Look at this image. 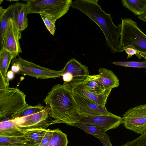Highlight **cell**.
Here are the masks:
<instances>
[{"label": "cell", "mask_w": 146, "mask_h": 146, "mask_svg": "<svg viewBox=\"0 0 146 146\" xmlns=\"http://www.w3.org/2000/svg\"><path fill=\"white\" fill-rule=\"evenodd\" d=\"M45 108L41 104H38L34 106L29 105L19 113L16 117H25L36 113L43 110Z\"/></svg>", "instance_id": "obj_26"}, {"label": "cell", "mask_w": 146, "mask_h": 146, "mask_svg": "<svg viewBox=\"0 0 146 146\" xmlns=\"http://www.w3.org/2000/svg\"><path fill=\"white\" fill-rule=\"evenodd\" d=\"M26 95L19 89L9 87L0 89V119H10L17 115L29 105L26 101Z\"/></svg>", "instance_id": "obj_3"}, {"label": "cell", "mask_w": 146, "mask_h": 146, "mask_svg": "<svg viewBox=\"0 0 146 146\" xmlns=\"http://www.w3.org/2000/svg\"><path fill=\"white\" fill-rule=\"evenodd\" d=\"M11 64L19 67L21 74L41 79H55L62 76V70H56L42 67L19 56L12 60Z\"/></svg>", "instance_id": "obj_6"}, {"label": "cell", "mask_w": 146, "mask_h": 146, "mask_svg": "<svg viewBox=\"0 0 146 146\" xmlns=\"http://www.w3.org/2000/svg\"><path fill=\"white\" fill-rule=\"evenodd\" d=\"M145 74H146V71H145Z\"/></svg>", "instance_id": "obj_37"}, {"label": "cell", "mask_w": 146, "mask_h": 146, "mask_svg": "<svg viewBox=\"0 0 146 146\" xmlns=\"http://www.w3.org/2000/svg\"><path fill=\"white\" fill-rule=\"evenodd\" d=\"M69 85L71 90L73 92L84 96L102 107H106L107 99L111 91L110 90L98 94L69 84Z\"/></svg>", "instance_id": "obj_17"}, {"label": "cell", "mask_w": 146, "mask_h": 146, "mask_svg": "<svg viewBox=\"0 0 146 146\" xmlns=\"http://www.w3.org/2000/svg\"><path fill=\"white\" fill-rule=\"evenodd\" d=\"M15 58L11 53L4 48L0 51V89L9 87L7 77V70L11 61Z\"/></svg>", "instance_id": "obj_14"}, {"label": "cell", "mask_w": 146, "mask_h": 146, "mask_svg": "<svg viewBox=\"0 0 146 146\" xmlns=\"http://www.w3.org/2000/svg\"><path fill=\"white\" fill-rule=\"evenodd\" d=\"M121 29L118 52L131 47L137 51L146 53V35L141 30L137 23L131 18H121Z\"/></svg>", "instance_id": "obj_4"}, {"label": "cell", "mask_w": 146, "mask_h": 146, "mask_svg": "<svg viewBox=\"0 0 146 146\" xmlns=\"http://www.w3.org/2000/svg\"><path fill=\"white\" fill-rule=\"evenodd\" d=\"M11 66V70L14 73H18L20 71V69L18 66L15 64H12Z\"/></svg>", "instance_id": "obj_34"}, {"label": "cell", "mask_w": 146, "mask_h": 146, "mask_svg": "<svg viewBox=\"0 0 146 146\" xmlns=\"http://www.w3.org/2000/svg\"><path fill=\"white\" fill-rule=\"evenodd\" d=\"M14 3L9 6L6 9L0 7V46L2 45L6 29L11 17Z\"/></svg>", "instance_id": "obj_19"}, {"label": "cell", "mask_w": 146, "mask_h": 146, "mask_svg": "<svg viewBox=\"0 0 146 146\" xmlns=\"http://www.w3.org/2000/svg\"><path fill=\"white\" fill-rule=\"evenodd\" d=\"M98 0H76L72 2L71 7L82 12L95 23L102 31L106 43L111 52H118L119 38L121 25L113 23L111 15L102 10Z\"/></svg>", "instance_id": "obj_2"}, {"label": "cell", "mask_w": 146, "mask_h": 146, "mask_svg": "<svg viewBox=\"0 0 146 146\" xmlns=\"http://www.w3.org/2000/svg\"><path fill=\"white\" fill-rule=\"evenodd\" d=\"M112 64L125 67L144 68H146V60L143 61H117L112 63Z\"/></svg>", "instance_id": "obj_27"}, {"label": "cell", "mask_w": 146, "mask_h": 146, "mask_svg": "<svg viewBox=\"0 0 146 146\" xmlns=\"http://www.w3.org/2000/svg\"><path fill=\"white\" fill-rule=\"evenodd\" d=\"M98 71L99 81L105 90H111L119 85V79L112 71L104 68H100Z\"/></svg>", "instance_id": "obj_16"}, {"label": "cell", "mask_w": 146, "mask_h": 146, "mask_svg": "<svg viewBox=\"0 0 146 146\" xmlns=\"http://www.w3.org/2000/svg\"><path fill=\"white\" fill-rule=\"evenodd\" d=\"M73 92L78 110L80 114L108 115L111 113L95 102L84 96Z\"/></svg>", "instance_id": "obj_11"}, {"label": "cell", "mask_w": 146, "mask_h": 146, "mask_svg": "<svg viewBox=\"0 0 146 146\" xmlns=\"http://www.w3.org/2000/svg\"><path fill=\"white\" fill-rule=\"evenodd\" d=\"M28 14L45 13L59 19L67 13L71 0H27Z\"/></svg>", "instance_id": "obj_5"}, {"label": "cell", "mask_w": 146, "mask_h": 146, "mask_svg": "<svg viewBox=\"0 0 146 146\" xmlns=\"http://www.w3.org/2000/svg\"><path fill=\"white\" fill-rule=\"evenodd\" d=\"M99 139L103 146H113L111 143L110 136L106 134L103 138Z\"/></svg>", "instance_id": "obj_30"}, {"label": "cell", "mask_w": 146, "mask_h": 146, "mask_svg": "<svg viewBox=\"0 0 146 146\" xmlns=\"http://www.w3.org/2000/svg\"><path fill=\"white\" fill-rule=\"evenodd\" d=\"M121 146H146V131L137 138L128 141Z\"/></svg>", "instance_id": "obj_28"}, {"label": "cell", "mask_w": 146, "mask_h": 146, "mask_svg": "<svg viewBox=\"0 0 146 146\" xmlns=\"http://www.w3.org/2000/svg\"><path fill=\"white\" fill-rule=\"evenodd\" d=\"M0 146H32L24 136L9 137L0 136Z\"/></svg>", "instance_id": "obj_22"}, {"label": "cell", "mask_w": 146, "mask_h": 146, "mask_svg": "<svg viewBox=\"0 0 146 146\" xmlns=\"http://www.w3.org/2000/svg\"><path fill=\"white\" fill-rule=\"evenodd\" d=\"M46 28L52 35H54L56 30L55 23L57 20L54 17L46 14H40Z\"/></svg>", "instance_id": "obj_25"}, {"label": "cell", "mask_w": 146, "mask_h": 146, "mask_svg": "<svg viewBox=\"0 0 146 146\" xmlns=\"http://www.w3.org/2000/svg\"><path fill=\"white\" fill-rule=\"evenodd\" d=\"M53 132V130L47 129L40 145L38 146H46L52 137Z\"/></svg>", "instance_id": "obj_29"}, {"label": "cell", "mask_w": 146, "mask_h": 146, "mask_svg": "<svg viewBox=\"0 0 146 146\" xmlns=\"http://www.w3.org/2000/svg\"><path fill=\"white\" fill-rule=\"evenodd\" d=\"M14 4L11 18L17 28L22 32L28 26L26 3L16 2Z\"/></svg>", "instance_id": "obj_13"}, {"label": "cell", "mask_w": 146, "mask_h": 146, "mask_svg": "<svg viewBox=\"0 0 146 146\" xmlns=\"http://www.w3.org/2000/svg\"><path fill=\"white\" fill-rule=\"evenodd\" d=\"M77 122L95 125L106 129L107 131L117 128L123 123L122 118L111 113L108 115H80Z\"/></svg>", "instance_id": "obj_10"}, {"label": "cell", "mask_w": 146, "mask_h": 146, "mask_svg": "<svg viewBox=\"0 0 146 146\" xmlns=\"http://www.w3.org/2000/svg\"><path fill=\"white\" fill-rule=\"evenodd\" d=\"M121 1L124 7L135 16L142 14L146 9V0H122Z\"/></svg>", "instance_id": "obj_21"}, {"label": "cell", "mask_w": 146, "mask_h": 146, "mask_svg": "<svg viewBox=\"0 0 146 146\" xmlns=\"http://www.w3.org/2000/svg\"><path fill=\"white\" fill-rule=\"evenodd\" d=\"M25 131L19 128L12 119L0 122V136L17 137L24 136Z\"/></svg>", "instance_id": "obj_18"}, {"label": "cell", "mask_w": 146, "mask_h": 146, "mask_svg": "<svg viewBox=\"0 0 146 146\" xmlns=\"http://www.w3.org/2000/svg\"><path fill=\"white\" fill-rule=\"evenodd\" d=\"M122 118L126 129L142 135L146 131V104L130 108Z\"/></svg>", "instance_id": "obj_8"}, {"label": "cell", "mask_w": 146, "mask_h": 146, "mask_svg": "<svg viewBox=\"0 0 146 146\" xmlns=\"http://www.w3.org/2000/svg\"><path fill=\"white\" fill-rule=\"evenodd\" d=\"M47 129H34L25 131L24 136L32 146H38Z\"/></svg>", "instance_id": "obj_23"}, {"label": "cell", "mask_w": 146, "mask_h": 146, "mask_svg": "<svg viewBox=\"0 0 146 146\" xmlns=\"http://www.w3.org/2000/svg\"><path fill=\"white\" fill-rule=\"evenodd\" d=\"M135 55L139 59H140L142 58H143L146 60V53L137 51V53L135 54Z\"/></svg>", "instance_id": "obj_33"}, {"label": "cell", "mask_w": 146, "mask_h": 146, "mask_svg": "<svg viewBox=\"0 0 146 146\" xmlns=\"http://www.w3.org/2000/svg\"><path fill=\"white\" fill-rule=\"evenodd\" d=\"M7 77L9 81L13 79L14 77V73L11 70L7 72Z\"/></svg>", "instance_id": "obj_35"}, {"label": "cell", "mask_w": 146, "mask_h": 146, "mask_svg": "<svg viewBox=\"0 0 146 146\" xmlns=\"http://www.w3.org/2000/svg\"><path fill=\"white\" fill-rule=\"evenodd\" d=\"M72 126L80 128L86 133L93 135L98 139L103 138L107 131L103 127L88 123H77L73 124Z\"/></svg>", "instance_id": "obj_20"}, {"label": "cell", "mask_w": 146, "mask_h": 146, "mask_svg": "<svg viewBox=\"0 0 146 146\" xmlns=\"http://www.w3.org/2000/svg\"><path fill=\"white\" fill-rule=\"evenodd\" d=\"M124 51L127 54V58H128L132 56L135 55L137 53V50L132 47H127L124 50Z\"/></svg>", "instance_id": "obj_32"}, {"label": "cell", "mask_w": 146, "mask_h": 146, "mask_svg": "<svg viewBox=\"0 0 146 146\" xmlns=\"http://www.w3.org/2000/svg\"><path fill=\"white\" fill-rule=\"evenodd\" d=\"M62 77L64 82L67 83L71 82L73 79V75L68 72H65L64 73Z\"/></svg>", "instance_id": "obj_31"}, {"label": "cell", "mask_w": 146, "mask_h": 146, "mask_svg": "<svg viewBox=\"0 0 146 146\" xmlns=\"http://www.w3.org/2000/svg\"><path fill=\"white\" fill-rule=\"evenodd\" d=\"M98 75H88L86 77L79 80H73L68 83L73 85L97 94H100L111 90H105L99 81Z\"/></svg>", "instance_id": "obj_12"}, {"label": "cell", "mask_w": 146, "mask_h": 146, "mask_svg": "<svg viewBox=\"0 0 146 146\" xmlns=\"http://www.w3.org/2000/svg\"><path fill=\"white\" fill-rule=\"evenodd\" d=\"M138 17L140 20L146 23V9L144 13L138 16Z\"/></svg>", "instance_id": "obj_36"}, {"label": "cell", "mask_w": 146, "mask_h": 146, "mask_svg": "<svg viewBox=\"0 0 146 146\" xmlns=\"http://www.w3.org/2000/svg\"><path fill=\"white\" fill-rule=\"evenodd\" d=\"M62 70L63 74L65 72L71 74L73 77V80L82 79L89 75L88 67L75 58L69 60Z\"/></svg>", "instance_id": "obj_15"}, {"label": "cell", "mask_w": 146, "mask_h": 146, "mask_svg": "<svg viewBox=\"0 0 146 146\" xmlns=\"http://www.w3.org/2000/svg\"><path fill=\"white\" fill-rule=\"evenodd\" d=\"M21 33L16 27L10 17L0 49L4 48L13 54L16 58L22 52L19 42L21 39Z\"/></svg>", "instance_id": "obj_9"}, {"label": "cell", "mask_w": 146, "mask_h": 146, "mask_svg": "<svg viewBox=\"0 0 146 146\" xmlns=\"http://www.w3.org/2000/svg\"><path fill=\"white\" fill-rule=\"evenodd\" d=\"M52 137L46 146H67V135L58 128L53 130Z\"/></svg>", "instance_id": "obj_24"}, {"label": "cell", "mask_w": 146, "mask_h": 146, "mask_svg": "<svg viewBox=\"0 0 146 146\" xmlns=\"http://www.w3.org/2000/svg\"><path fill=\"white\" fill-rule=\"evenodd\" d=\"M50 115L60 123L72 126L80 119L73 92L68 83L55 85L43 100Z\"/></svg>", "instance_id": "obj_1"}, {"label": "cell", "mask_w": 146, "mask_h": 146, "mask_svg": "<svg viewBox=\"0 0 146 146\" xmlns=\"http://www.w3.org/2000/svg\"><path fill=\"white\" fill-rule=\"evenodd\" d=\"M17 126L25 131L34 129H46L52 124L59 123L53 120L49 114V108L25 117H17L12 119Z\"/></svg>", "instance_id": "obj_7"}]
</instances>
